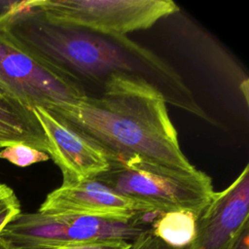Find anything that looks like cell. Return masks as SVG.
I'll return each instance as SVG.
<instances>
[{
    "instance_id": "6da1fadb",
    "label": "cell",
    "mask_w": 249,
    "mask_h": 249,
    "mask_svg": "<svg viewBox=\"0 0 249 249\" xmlns=\"http://www.w3.org/2000/svg\"><path fill=\"white\" fill-rule=\"evenodd\" d=\"M0 31L81 84L85 80L103 86L113 76L142 80L160 90L166 103L209 121L176 70L127 36L51 22L28 1L11 2L0 13Z\"/></svg>"
},
{
    "instance_id": "7a4b0ae2",
    "label": "cell",
    "mask_w": 249,
    "mask_h": 249,
    "mask_svg": "<svg viewBox=\"0 0 249 249\" xmlns=\"http://www.w3.org/2000/svg\"><path fill=\"white\" fill-rule=\"evenodd\" d=\"M163 95L145 81L113 76L100 95L87 93L48 111L101 149L109 160L140 158L170 168L196 167L181 150Z\"/></svg>"
},
{
    "instance_id": "3957f363",
    "label": "cell",
    "mask_w": 249,
    "mask_h": 249,
    "mask_svg": "<svg viewBox=\"0 0 249 249\" xmlns=\"http://www.w3.org/2000/svg\"><path fill=\"white\" fill-rule=\"evenodd\" d=\"M95 178L155 212L183 209L199 215L215 193L211 178L196 168L178 170L140 158L110 160Z\"/></svg>"
},
{
    "instance_id": "277c9868",
    "label": "cell",
    "mask_w": 249,
    "mask_h": 249,
    "mask_svg": "<svg viewBox=\"0 0 249 249\" xmlns=\"http://www.w3.org/2000/svg\"><path fill=\"white\" fill-rule=\"evenodd\" d=\"M140 213L127 220L70 214L22 213L0 232L14 249H56L73 244L124 240L132 242L151 229Z\"/></svg>"
},
{
    "instance_id": "5b68a950",
    "label": "cell",
    "mask_w": 249,
    "mask_h": 249,
    "mask_svg": "<svg viewBox=\"0 0 249 249\" xmlns=\"http://www.w3.org/2000/svg\"><path fill=\"white\" fill-rule=\"evenodd\" d=\"M47 20L93 32L126 36L178 12L171 0H29Z\"/></svg>"
},
{
    "instance_id": "8992f818",
    "label": "cell",
    "mask_w": 249,
    "mask_h": 249,
    "mask_svg": "<svg viewBox=\"0 0 249 249\" xmlns=\"http://www.w3.org/2000/svg\"><path fill=\"white\" fill-rule=\"evenodd\" d=\"M0 88L30 109L48 110L86 94L83 85L29 53L0 31Z\"/></svg>"
},
{
    "instance_id": "52a82bcc",
    "label": "cell",
    "mask_w": 249,
    "mask_h": 249,
    "mask_svg": "<svg viewBox=\"0 0 249 249\" xmlns=\"http://www.w3.org/2000/svg\"><path fill=\"white\" fill-rule=\"evenodd\" d=\"M249 165L225 190L214 193L196 220V235L185 249H233L248 229Z\"/></svg>"
},
{
    "instance_id": "ba28073f",
    "label": "cell",
    "mask_w": 249,
    "mask_h": 249,
    "mask_svg": "<svg viewBox=\"0 0 249 249\" xmlns=\"http://www.w3.org/2000/svg\"><path fill=\"white\" fill-rule=\"evenodd\" d=\"M47 140V154L62 174V184L92 179L110 166L106 154L65 121L50 111L31 109Z\"/></svg>"
},
{
    "instance_id": "9c48e42d",
    "label": "cell",
    "mask_w": 249,
    "mask_h": 249,
    "mask_svg": "<svg viewBox=\"0 0 249 249\" xmlns=\"http://www.w3.org/2000/svg\"><path fill=\"white\" fill-rule=\"evenodd\" d=\"M38 212L127 220L140 213L155 211L92 178L75 184H61L47 195Z\"/></svg>"
},
{
    "instance_id": "30bf717a",
    "label": "cell",
    "mask_w": 249,
    "mask_h": 249,
    "mask_svg": "<svg viewBox=\"0 0 249 249\" xmlns=\"http://www.w3.org/2000/svg\"><path fill=\"white\" fill-rule=\"evenodd\" d=\"M21 143L47 153L42 127L32 110L16 98L0 92V149Z\"/></svg>"
},
{
    "instance_id": "8fae6325",
    "label": "cell",
    "mask_w": 249,
    "mask_h": 249,
    "mask_svg": "<svg viewBox=\"0 0 249 249\" xmlns=\"http://www.w3.org/2000/svg\"><path fill=\"white\" fill-rule=\"evenodd\" d=\"M197 217L183 209L160 212L151 224V232L173 249H185L196 235Z\"/></svg>"
},
{
    "instance_id": "7c38bea8",
    "label": "cell",
    "mask_w": 249,
    "mask_h": 249,
    "mask_svg": "<svg viewBox=\"0 0 249 249\" xmlns=\"http://www.w3.org/2000/svg\"><path fill=\"white\" fill-rule=\"evenodd\" d=\"M0 160H5L19 167H26L34 163L48 160H50V156L31 146L15 143L0 149Z\"/></svg>"
},
{
    "instance_id": "4fadbf2b",
    "label": "cell",
    "mask_w": 249,
    "mask_h": 249,
    "mask_svg": "<svg viewBox=\"0 0 249 249\" xmlns=\"http://www.w3.org/2000/svg\"><path fill=\"white\" fill-rule=\"evenodd\" d=\"M20 212V202L15 191L7 184L0 182V232Z\"/></svg>"
},
{
    "instance_id": "5bb4252c",
    "label": "cell",
    "mask_w": 249,
    "mask_h": 249,
    "mask_svg": "<svg viewBox=\"0 0 249 249\" xmlns=\"http://www.w3.org/2000/svg\"><path fill=\"white\" fill-rule=\"evenodd\" d=\"M131 242L124 240H106L89 243H80L68 245L56 249H129Z\"/></svg>"
},
{
    "instance_id": "9a60e30c",
    "label": "cell",
    "mask_w": 249,
    "mask_h": 249,
    "mask_svg": "<svg viewBox=\"0 0 249 249\" xmlns=\"http://www.w3.org/2000/svg\"><path fill=\"white\" fill-rule=\"evenodd\" d=\"M129 249H173L163 243L161 240L154 236L151 232V229L139 236L137 239L131 242Z\"/></svg>"
},
{
    "instance_id": "2e32d148",
    "label": "cell",
    "mask_w": 249,
    "mask_h": 249,
    "mask_svg": "<svg viewBox=\"0 0 249 249\" xmlns=\"http://www.w3.org/2000/svg\"><path fill=\"white\" fill-rule=\"evenodd\" d=\"M248 238H249V228L246 229L242 234L240 235L239 239L237 240L235 246L233 249H249V244H248Z\"/></svg>"
},
{
    "instance_id": "e0dca14e",
    "label": "cell",
    "mask_w": 249,
    "mask_h": 249,
    "mask_svg": "<svg viewBox=\"0 0 249 249\" xmlns=\"http://www.w3.org/2000/svg\"><path fill=\"white\" fill-rule=\"evenodd\" d=\"M0 249H14L4 238L0 236Z\"/></svg>"
},
{
    "instance_id": "ac0fdd59",
    "label": "cell",
    "mask_w": 249,
    "mask_h": 249,
    "mask_svg": "<svg viewBox=\"0 0 249 249\" xmlns=\"http://www.w3.org/2000/svg\"><path fill=\"white\" fill-rule=\"evenodd\" d=\"M0 92H3V93H5V92H4V91L1 89V88H0Z\"/></svg>"
}]
</instances>
